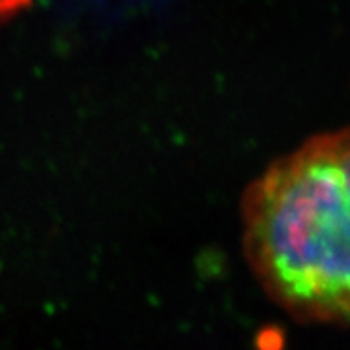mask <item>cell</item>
I'll return each mask as SVG.
<instances>
[{
	"mask_svg": "<svg viewBox=\"0 0 350 350\" xmlns=\"http://www.w3.org/2000/svg\"><path fill=\"white\" fill-rule=\"evenodd\" d=\"M243 250L262 290L304 323L350 317L349 133H327L245 191Z\"/></svg>",
	"mask_w": 350,
	"mask_h": 350,
	"instance_id": "1",
	"label": "cell"
},
{
	"mask_svg": "<svg viewBox=\"0 0 350 350\" xmlns=\"http://www.w3.org/2000/svg\"><path fill=\"white\" fill-rule=\"evenodd\" d=\"M27 4V0H0V24L10 20Z\"/></svg>",
	"mask_w": 350,
	"mask_h": 350,
	"instance_id": "2",
	"label": "cell"
}]
</instances>
